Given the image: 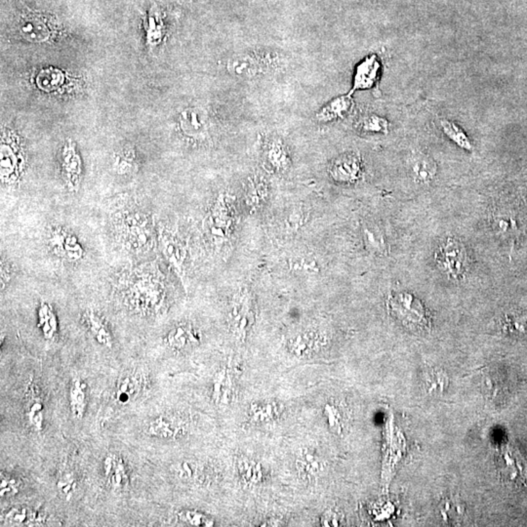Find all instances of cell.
<instances>
[{
    "label": "cell",
    "instance_id": "obj_1",
    "mask_svg": "<svg viewBox=\"0 0 527 527\" xmlns=\"http://www.w3.org/2000/svg\"><path fill=\"white\" fill-rule=\"evenodd\" d=\"M490 225L500 239L514 242L523 235L527 225V210L517 198H504L490 209Z\"/></svg>",
    "mask_w": 527,
    "mask_h": 527
},
{
    "label": "cell",
    "instance_id": "obj_2",
    "mask_svg": "<svg viewBox=\"0 0 527 527\" xmlns=\"http://www.w3.org/2000/svg\"><path fill=\"white\" fill-rule=\"evenodd\" d=\"M389 312L396 320L414 332H424L431 327V320L423 304L413 294H392L388 300Z\"/></svg>",
    "mask_w": 527,
    "mask_h": 527
},
{
    "label": "cell",
    "instance_id": "obj_3",
    "mask_svg": "<svg viewBox=\"0 0 527 527\" xmlns=\"http://www.w3.org/2000/svg\"><path fill=\"white\" fill-rule=\"evenodd\" d=\"M436 263L450 278H464L469 269V257L464 245L454 239H448L436 253Z\"/></svg>",
    "mask_w": 527,
    "mask_h": 527
},
{
    "label": "cell",
    "instance_id": "obj_4",
    "mask_svg": "<svg viewBox=\"0 0 527 527\" xmlns=\"http://www.w3.org/2000/svg\"><path fill=\"white\" fill-rule=\"evenodd\" d=\"M255 320V308L251 294L242 289L232 299L230 309V325L234 334L244 339Z\"/></svg>",
    "mask_w": 527,
    "mask_h": 527
},
{
    "label": "cell",
    "instance_id": "obj_5",
    "mask_svg": "<svg viewBox=\"0 0 527 527\" xmlns=\"http://www.w3.org/2000/svg\"><path fill=\"white\" fill-rule=\"evenodd\" d=\"M234 225L232 208L224 198H220L207 217L205 228L208 235L216 244H222L232 235Z\"/></svg>",
    "mask_w": 527,
    "mask_h": 527
},
{
    "label": "cell",
    "instance_id": "obj_6",
    "mask_svg": "<svg viewBox=\"0 0 527 527\" xmlns=\"http://www.w3.org/2000/svg\"><path fill=\"white\" fill-rule=\"evenodd\" d=\"M132 300L135 307L143 312L158 310L163 300V285L151 289V281H139L135 283Z\"/></svg>",
    "mask_w": 527,
    "mask_h": 527
},
{
    "label": "cell",
    "instance_id": "obj_7",
    "mask_svg": "<svg viewBox=\"0 0 527 527\" xmlns=\"http://www.w3.org/2000/svg\"><path fill=\"white\" fill-rule=\"evenodd\" d=\"M329 171L338 182H355L362 175V161L355 154H346L333 161Z\"/></svg>",
    "mask_w": 527,
    "mask_h": 527
},
{
    "label": "cell",
    "instance_id": "obj_8",
    "mask_svg": "<svg viewBox=\"0 0 527 527\" xmlns=\"http://www.w3.org/2000/svg\"><path fill=\"white\" fill-rule=\"evenodd\" d=\"M161 249L169 264L177 272L179 276L183 278L184 263L186 259V246L175 235L169 232H161Z\"/></svg>",
    "mask_w": 527,
    "mask_h": 527
},
{
    "label": "cell",
    "instance_id": "obj_9",
    "mask_svg": "<svg viewBox=\"0 0 527 527\" xmlns=\"http://www.w3.org/2000/svg\"><path fill=\"white\" fill-rule=\"evenodd\" d=\"M49 244L53 251L61 257L70 260H77L82 256V249L75 237L68 235L65 230H53L49 239Z\"/></svg>",
    "mask_w": 527,
    "mask_h": 527
},
{
    "label": "cell",
    "instance_id": "obj_10",
    "mask_svg": "<svg viewBox=\"0 0 527 527\" xmlns=\"http://www.w3.org/2000/svg\"><path fill=\"white\" fill-rule=\"evenodd\" d=\"M142 384H143V379L141 374L126 372L120 375L115 386V401L119 404L131 403L139 396Z\"/></svg>",
    "mask_w": 527,
    "mask_h": 527
},
{
    "label": "cell",
    "instance_id": "obj_11",
    "mask_svg": "<svg viewBox=\"0 0 527 527\" xmlns=\"http://www.w3.org/2000/svg\"><path fill=\"white\" fill-rule=\"evenodd\" d=\"M380 68L381 65L376 56L372 55L365 59L364 62L357 66L352 92L373 87L378 80Z\"/></svg>",
    "mask_w": 527,
    "mask_h": 527
},
{
    "label": "cell",
    "instance_id": "obj_12",
    "mask_svg": "<svg viewBox=\"0 0 527 527\" xmlns=\"http://www.w3.org/2000/svg\"><path fill=\"white\" fill-rule=\"evenodd\" d=\"M104 473L107 484L114 490L125 489L129 484L124 461L117 455H109L104 461Z\"/></svg>",
    "mask_w": 527,
    "mask_h": 527
},
{
    "label": "cell",
    "instance_id": "obj_13",
    "mask_svg": "<svg viewBox=\"0 0 527 527\" xmlns=\"http://www.w3.org/2000/svg\"><path fill=\"white\" fill-rule=\"evenodd\" d=\"M169 347L174 350H184L195 347L200 343V333L192 325L182 323L175 326L166 337Z\"/></svg>",
    "mask_w": 527,
    "mask_h": 527
},
{
    "label": "cell",
    "instance_id": "obj_14",
    "mask_svg": "<svg viewBox=\"0 0 527 527\" xmlns=\"http://www.w3.org/2000/svg\"><path fill=\"white\" fill-rule=\"evenodd\" d=\"M124 237L131 249H144L149 244L148 230L146 224L138 218L129 217L124 223Z\"/></svg>",
    "mask_w": 527,
    "mask_h": 527
},
{
    "label": "cell",
    "instance_id": "obj_15",
    "mask_svg": "<svg viewBox=\"0 0 527 527\" xmlns=\"http://www.w3.org/2000/svg\"><path fill=\"white\" fill-rule=\"evenodd\" d=\"M409 170L415 182L428 184L435 178L436 164L430 156L424 154H416L409 161Z\"/></svg>",
    "mask_w": 527,
    "mask_h": 527
},
{
    "label": "cell",
    "instance_id": "obj_16",
    "mask_svg": "<svg viewBox=\"0 0 527 527\" xmlns=\"http://www.w3.org/2000/svg\"><path fill=\"white\" fill-rule=\"evenodd\" d=\"M440 518L447 526H459L464 521L467 510L459 497L450 496L443 499L440 505Z\"/></svg>",
    "mask_w": 527,
    "mask_h": 527
},
{
    "label": "cell",
    "instance_id": "obj_17",
    "mask_svg": "<svg viewBox=\"0 0 527 527\" xmlns=\"http://www.w3.org/2000/svg\"><path fill=\"white\" fill-rule=\"evenodd\" d=\"M352 107V100L350 95L347 96H341L335 98L321 109L320 112L316 114L318 120L320 121H331L338 119H343L346 115L349 114L350 110Z\"/></svg>",
    "mask_w": 527,
    "mask_h": 527
},
{
    "label": "cell",
    "instance_id": "obj_18",
    "mask_svg": "<svg viewBox=\"0 0 527 527\" xmlns=\"http://www.w3.org/2000/svg\"><path fill=\"white\" fill-rule=\"evenodd\" d=\"M422 381L424 388L431 394L445 393L450 384L447 374L443 369L433 366H426L424 369Z\"/></svg>",
    "mask_w": 527,
    "mask_h": 527
},
{
    "label": "cell",
    "instance_id": "obj_19",
    "mask_svg": "<svg viewBox=\"0 0 527 527\" xmlns=\"http://www.w3.org/2000/svg\"><path fill=\"white\" fill-rule=\"evenodd\" d=\"M68 398H70L68 399H70V408L73 415L77 419L82 418L87 409V385L82 379L77 377L73 379Z\"/></svg>",
    "mask_w": 527,
    "mask_h": 527
},
{
    "label": "cell",
    "instance_id": "obj_20",
    "mask_svg": "<svg viewBox=\"0 0 527 527\" xmlns=\"http://www.w3.org/2000/svg\"><path fill=\"white\" fill-rule=\"evenodd\" d=\"M184 430V426L176 419L161 416L151 421L149 426V433L151 436L161 438H176Z\"/></svg>",
    "mask_w": 527,
    "mask_h": 527
},
{
    "label": "cell",
    "instance_id": "obj_21",
    "mask_svg": "<svg viewBox=\"0 0 527 527\" xmlns=\"http://www.w3.org/2000/svg\"><path fill=\"white\" fill-rule=\"evenodd\" d=\"M5 521L11 526H38L43 523V516L28 507H14L5 516Z\"/></svg>",
    "mask_w": 527,
    "mask_h": 527
},
{
    "label": "cell",
    "instance_id": "obj_22",
    "mask_svg": "<svg viewBox=\"0 0 527 527\" xmlns=\"http://www.w3.org/2000/svg\"><path fill=\"white\" fill-rule=\"evenodd\" d=\"M83 321H84L85 325L87 326L90 333L94 336L95 339L100 344L104 345L105 347H110L112 346V336H110L109 328H107L105 321L99 316L90 311V312L84 313Z\"/></svg>",
    "mask_w": 527,
    "mask_h": 527
},
{
    "label": "cell",
    "instance_id": "obj_23",
    "mask_svg": "<svg viewBox=\"0 0 527 527\" xmlns=\"http://www.w3.org/2000/svg\"><path fill=\"white\" fill-rule=\"evenodd\" d=\"M281 406L276 403L253 404L250 409V420L255 424H269L276 421L281 414Z\"/></svg>",
    "mask_w": 527,
    "mask_h": 527
},
{
    "label": "cell",
    "instance_id": "obj_24",
    "mask_svg": "<svg viewBox=\"0 0 527 527\" xmlns=\"http://www.w3.org/2000/svg\"><path fill=\"white\" fill-rule=\"evenodd\" d=\"M263 468L256 461L242 458L239 460V472L242 479L247 484H255L262 482L264 477Z\"/></svg>",
    "mask_w": 527,
    "mask_h": 527
},
{
    "label": "cell",
    "instance_id": "obj_25",
    "mask_svg": "<svg viewBox=\"0 0 527 527\" xmlns=\"http://www.w3.org/2000/svg\"><path fill=\"white\" fill-rule=\"evenodd\" d=\"M21 33L31 40H45L48 31L45 24L36 17H27L21 23Z\"/></svg>",
    "mask_w": 527,
    "mask_h": 527
},
{
    "label": "cell",
    "instance_id": "obj_26",
    "mask_svg": "<svg viewBox=\"0 0 527 527\" xmlns=\"http://www.w3.org/2000/svg\"><path fill=\"white\" fill-rule=\"evenodd\" d=\"M269 163L278 171L285 170L289 164L288 151L279 140H274L268 149Z\"/></svg>",
    "mask_w": 527,
    "mask_h": 527
},
{
    "label": "cell",
    "instance_id": "obj_27",
    "mask_svg": "<svg viewBox=\"0 0 527 527\" xmlns=\"http://www.w3.org/2000/svg\"><path fill=\"white\" fill-rule=\"evenodd\" d=\"M232 381H230V375L227 373V371L223 370L215 377L213 396H214L216 403H227L232 398Z\"/></svg>",
    "mask_w": 527,
    "mask_h": 527
},
{
    "label": "cell",
    "instance_id": "obj_28",
    "mask_svg": "<svg viewBox=\"0 0 527 527\" xmlns=\"http://www.w3.org/2000/svg\"><path fill=\"white\" fill-rule=\"evenodd\" d=\"M364 239L365 244L367 248L371 250L374 253L386 254L387 244L385 242L384 235L380 232L378 228L372 225H366L364 227Z\"/></svg>",
    "mask_w": 527,
    "mask_h": 527
},
{
    "label": "cell",
    "instance_id": "obj_29",
    "mask_svg": "<svg viewBox=\"0 0 527 527\" xmlns=\"http://www.w3.org/2000/svg\"><path fill=\"white\" fill-rule=\"evenodd\" d=\"M297 467L304 477H316L320 474L322 463L320 462L318 456L307 451V452H303L298 458Z\"/></svg>",
    "mask_w": 527,
    "mask_h": 527
},
{
    "label": "cell",
    "instance_id": "obj_30",
    "mask_svg": "<svg viewBox=\"0 0 527 527\" xmlns=\"http://www.w3.org/2000/svg\"><path fill=\"white\" fill-rule=\"evenodd\" d=\"M441 128L448 138L452 140L454 143L457 144L461 148L470 151L473 149L469 138L465 132L453 121L447 119H443L440 121Z\"/></svg>",
    "mask_w": 527,
    "mask_h": 527
},
{
    "label": "cell",
    "instance_id": "obj_31",
    "mask_svg": "<svg viewBox=\"0 0 527 527\" xmlns=\"http://www.w3.org/2000/svg\"><path fill=\"white\" fill-rule=\"evenodd\" d=\"M388 128V121L376 114L364 115L357 122V129L366 133H387Z\"/></svg>",
    "mask_w": 527,
    "mask_h": 527
},
{
    "label": "cell",
    "instance_id": "obj_32",
    "mask_svg": "<svg viewBox=\"0 0 527 527\" xmlns=\"http://www.w3.org/2000/svg\"><path fill=\"white\" fill-rule=\"evenodd\" d=\"M318 337L312 333H303L293 338L290 342V347L295 354L304 355L310 354L318 346Z\"/></svg>",
    "mask_w": 527,
    "mask_h": 527
},
{
    "label": "cell",
    "instance_id": "obj_33",
    "mask_svg": "<svg viewBox=\"0 0 527 527\" xmlns=\"http://www.w3.org/2000/svg\"><path fill=\"white\" fill-rule=\"evenodd\" d=\"M39 326L43 329V334L47 338H52L57 331V321H56L52 309L46 304H43L39 310Z\"/></svg>",
    "mask_w": 527,
    "mask_h": 527
},
{
    "label": "cell",
    "instance_id": "obj_34",
    "mask_svg": "<svg viewBox=\"0 0 527 527\" xmlns=\"http://www.w3.org/2000/svg\"><path fill=\"white\" fill-rule=\"evenodd\" d=\"M502 329L510 334L527 335V316H507L502 320Z\"/></svg>",
    "mask_w": 527,
    "mask_h": 527
},
{
    "label": "cell",
    "instance_id": "obj_35",
    "mask_svg": "<svg viewBox=\"0 0 527 527\" xmlns=\"http://www.w3.org/2000/svg\"><path fill=\"white\" fill-rule=\"evenodd\" d=\"M179 519L184 524L191 526H212L214 524V521L205 514L197 511H188V510L181 512L179 514Z\"/></svg>",
    "mask_w": 527,
    "mask_h": 527
},
{
    "label": "cell",
    "instance_id": "obj_36",
    "mask_svg": "<svg viewBox=\"0 0 527 527\" xmlns=\"http://www.w3.org/2000/svg\"><path fill=\"white\" fill-rule=\"evenodd\" d=\"M63 78L62 73L58 70H43L38 78V83L41 88H54L62 83Z\"/></svg>",
    "mask_w": 527,
    "mask_h": 527
},
{
    "label": "cell",
    "instance_id": "obj_37",
    "mask_svg": "<svg viewBox=\"0 0 527 527\" xmlns=\"http://www.w3.org/2000/svg\"><path fill=\"white\" fill-rule=\"evenodd\" d=\"M27 415L31 426L36 429L43 428V404L38 403V401L29 403L27 409Z\"/></svg>",
    "mask_w": 527,
    "mask_h": 527
},
{
    "label": "cell",
    "instance_id": "obj_38",
    "mask_svg": "<svg viewBox=\"0 0 527 527\" xmlns=\"http://www.w3.org/2000/svg\"><path fill=\"white\" fill-rule=\"evenodd\" d=\"M267 195V188L263 183H252L248 188L247 193V200L252 207H257L260 203L263 202L265 197Z\"/></svg>",
    "mask_w": 527,
    "mask_h": 527
},
{
    "label": "cell",
    "instance_id": "obj_39",
    "mask_svg": "<svg viewBox=\"0 0 527 527\" xmlns=\"http://www.w3.org/2000/svg\"><path fill=\"white\" fill-rule=\"evenodd\" d=\"M20 484L18 480L10 477L9 475H1V482H0V494L2 497L13 496L18 493Z\"/></svg>",
    "mask_w": 527,
    "mask_h": 527
},
{
    "label": "cell",
    "instance_id": "obj_40",
    "mask_svg": "<svg viewBox=\"0 0 527 527\" xmlns=\"http://www.w3.org/2000/svg\"><path fill=\"white\" fill-rule=\"evenodd\" d=\"M344 523V517L334 510H329L321 518L322 526H340Z\"/></svg>",
    "mask_w": 527,
    "mask_h": 527
}]
</instances>
